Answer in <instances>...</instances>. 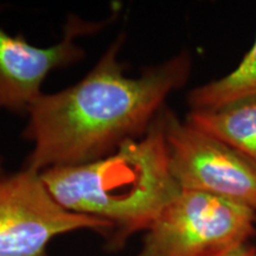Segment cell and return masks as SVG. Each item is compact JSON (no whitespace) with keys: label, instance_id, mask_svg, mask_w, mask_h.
Here are the masks:
<instances>
[{"label":"cell","instance_id":"6da1fadb","mask_svg":"<svg viewBox=\"0 0 256 256\" xmlns=\"http://www.w3.org/2000/svg\"><path fill=\"white\" fill-rule=\"evenodd\" d=\"M124 42V34H120L76 84L43 94L34 102L23 134L34 148L24 168L43 172L112 154L124 142L145 136L168 96L186 83L188 52L136 78L126 76V64L119 60Z\"/></svg>","mask_w":256,"mask_h":256},{"label":"cell","instance_id":"7a4b0ae2","mask_svg":"<svg viewBox=\"0 0 256 256\" xmlns=\"http://www.w3.org/2000/svg\"><path fill=\"white\" fill-rule=\"evenodd\" d=\"M164 110L145 136L124 142L112 154L40 172L64 209L110 226L104 238L112 252L134 234L146 232L182 191L170 168Z\"/></svg>","mask_w":256,"mask_h":256},{"label":"cell","instance_id":"3957f363","mask_svg":"<svg viewBox=\"0 0 256 256\" xmlns=\"http://www.w3.org/2000/svg\"><path fill=\"white\" fill-rule=\"evenodd\" d=\"M256 211L222 197L182 190L145 232L136 256H208L248 243Z\"/></svg>","mask_w":256,"mask_h":256},{"label":"cell","instance_id":"277c9868","mask_svg":"<svg viewBox=\"0 0 256 256\" xmlns=\"http://www.w3.org/2000/svg\"><path fill=\"white\" fill-rule=\"evenodd\" d=\"M78 230H94L106 238L110 226L64 209L40 172L23 166L0 176V256H48L54 238Z\"/></svg>","mask_w":256,"mask_h":256},{"label":"cell","instance_id":"5b68a950","mask_svg":"<svg viewBox=\"0 0 256 256\" xmlns=\"http://www.w3.org/2000/svg\"><path fill=\"white\" fill-rule=\"evenodd\" d=\"M170 168L182 190L222 197L256 211V165L222 140L164 110Z\"/></svg>","mask_w":256,"mask_h":256},{"label":"cell","instance_id":"8992f818","mask_svg":"<svg viewBox=\"0 0 256 256\" xmlns=\"http://www.w3.org/2000/svg\"><path fill=\"white\" fill-rule=\"evenodd\" d=\"M110 22L92 23L69 16L63 38L49 48L32 46L23 34L16 36L0 28V110L28 113L43 95L42 84L46 76L84 57V50L76 44V40L98 31Z\"/></svg>","mask_w":256,"mask_h":256},{"label":"cell","instance_id":"52a82bcc","mask_svg":"<svg viewBox=\"0 0 256 256\" xmlns=\"http://www.w3.org/2000/svg\"><path fill=\"white\" fill-rule=\"evenodd\" d=\"M185 121L228 144L256 165V98L216 110H190Z\"/></svg>","mask_w":256,"mask_h":256},{"label":"cell","instance_id":"ba28073f","mask_svg":"<svg viewBox=\"0 0 256 256\" xmlns=\"http://www.w3.org/2000/svg\"><path fill=\"white\" fill-rule=\"evenodd\" d=\"M248 98H256V38L232 72L194 88L186 100L191 110H206Z\"/></svg>","mask_w":256,"mask_h":256},{"label":"cell","instance_id":"9c48e42d","mask_svg":"<svg viewBox=\"0 0 256 256\" xmlns=\"http://www.w3.org/2000/svg\"><path fill=\"white\" fill-rule=\"evenodd\" d=\"M208 256H256V248L250 243L235 246V247L224 249V250L214 252Z\"/></svg>","mask_w":256,"mask_h":256},{"label":"cell","instance_id":"30bf717a","mask_svg":"<svg viewBox=\"0 0 256 256\" xmlns=\"http://www.w3.org/2000/svg\"><path fill=\"white\" fill-rule=\"evenodd\" d=\"M4 174V168H2V158L0 156V176Z\"/></svg>","mask_w":256,"mask_h":256}]
</instances>
